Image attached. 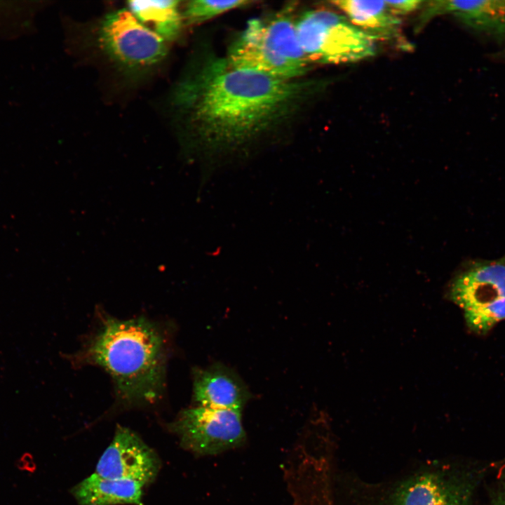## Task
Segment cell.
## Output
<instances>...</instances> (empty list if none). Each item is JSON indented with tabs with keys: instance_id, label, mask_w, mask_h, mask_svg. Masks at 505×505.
I'll list each match as a JSON object with an SVG mask.
<instances>
[{
	"instance_id": "cell-1",
	"label": "cell",
	"mask_w": 505,
	"mask_h": 505,
	"mask_svg": "<svg viewBox=\"0 0 505 505\" xmlns=\"http://www.w3.org/2000/svg\"><path fill=\"white\" fill-rule=\"evenodd\" d=\"M322 84L238 69L208 55L177 84L173 105L184 152L205 177L282 140Z\"/></svg>"
},
{
	"instance_id": "cell-2",
	"label": "cell",
	"mask_w": 505,
	"mask_h": 505,
	"mask_svg": "<svg viewBox=\"0 0 505 505\" xmlns=\"http://www.w3.org/2000/svg\"><path fill=\"white\" fill-rule=\"evenodd\" d=\"M167 348L164 334L150 320L106 316L74 361L102 368L112 377L122 403L142 405L162 395Z\"/></svg>"
},
{
	"instance_id": "cell-3",
	"label": "cell",
	"mask_w": 505,
	"mask_h": 505,
	"mask_svg": "<svg viewBox=\"0 0 505 505\" xmlns=\"http://www.w3.org/2000/svg\"><path fill=\"white\" fill-rule=\"evenodd\" d=\"M295 27L307 59L324 64L353 62L372 56L375 42L380 39L328 9L303 13Z\"/></svg>"
},
{
	"instance_id": "cell-4",
	"label": "cell",
	"mask_w": 505,
	"mask_h": 505,
	"mask_svg": "<svg viewBox=\"0 0 505 505\" xmlns=\"http://www.w3.org/2000/svg\"><path fill=\"white\" fill-rule=\"evenodd\" d=\"M98 42L114 62L131 72L154 67L167 54L166 41L126 8L105 17L99 28Z\"/></svg>"
},
{
	"instance_id": "cell-5",
	"label": "cell",
	"mask_w": 505,
	"mask_h": 505,
	"mask_svg": "<svg viewBox=\"0 0 505 505\" xmlns=\"http://www.w3.org/2000/svg\"><path fill=\"white\" fill-rule=\"evenodd\" d=\"M241 410L196 405L182 410L169 429L184 448L196 454H217L245 442Z\"/></svg>"
},
{
	"instance_id": "cell-6",
	"label": "cell",
	"mask_w": 505,
	"mask_h": 505,
	"mask_svg": "<svg viewBox=\"0 0 505 505\" xmlns=\"http://www.w3.org/2000/svg\"><path fill=\"white\" fill-rule=\"evenodd\" d=\"M155 452L135 432L118 426L111 444L100 458L95 473L106 478L152 482L159 471Z\"/></svg>"
},
{
	"instance_id": "cell-7",
	"label": "cell",
	"mask_w": 505,
	"mask_h": 505,
	"mask_svg": "<svg viewBox=\"0 0 505 505\" xmlns=\"http://www.w3.org/2000/svg\"><path fill=\"white\" fill-rule=\"evenodd\" d=\"M471 488L464 480L438 471L417 474L394 491L390 505H470Z\"/></svg>"
},
{
	"instance_id": "cell-8",
	"label": "cell",
	"mask_w": 505,
	"mask_h": 505,
	"mask_svg": "<svg viewBox=\"0 0 505 505\" xmlns=\"http://www.w3.org/2000/svg\"><path fill=\"white\" fill-rule=\"evenodd\" d=\"M448 297L463 310L505 297V258L470 264L451 281Z\"/></svg>"
},
{
	"instance_id": "cell-9",
	"label": "cell",
	"mask_w": 505,
	"mask_h": 505,
	"mask_svg": "<svg viewBox=\"0 0 505 505\" xmlns=\"http://www.w3.org/2000/svg\"><path fill=\"white\" fill-rule=\"evenodd\" d=\"M250 397L241 378L224 365L215 363L194 370L193 398L196 405L242 410Z\"/></svg>"
},
{
	"instance_id": "cell-10",
	"label": "cell",
	"mask_w": 505,
	"mask_h": 505,
	"mask_svg": "<svg viewBox=\"0 0 505 505\" xmlns=\"http://www.w3.org/2000/svg\"><path fill=\"white\" fill-rule=\"evenodd\" d=\"M451 14L465 25L480 32L505 33V0H436L421 13L418 29L433 18Z\"/></svg>"
},
{
	"instance_id": "cell-11",
	"label": "cell",
	"mask_w": 505,
	"mask_h": 505,
	"mask_svg": "<svg viewBox=\"0 0 505 505\" xmlns=\"http://www.w3.org/2000/svg\"><path fill=\"white\" fill-rule=\"evenodd\" d=\"M141 483L114 479L93 473L75 485L72 491L79 505H142Z\"/></svg>"
},
{
	"instance_id": "cell-12",
	"label": "cell",
	"mask_w": 505,
	"mask_h": 505,
	"mask_svg": "<svg viewBox=\"0 0 505 505\" xmlns=\"http://www.w3.org/2000/svg\"><path fill=\"white\" fill-rule=\"evenodd\" d=\"M331 3L342 11L352 24L380 39L397 34L400 20L385 1L340 0Z\"/></svg>"
},
{
	"instance_id": "cell-13",
	"label": "cell",
	"mask_w": 505,
	"mask_h": 505,
	"mask_svg": "<svg viewBox=\"0 0 505 505\" xmlns=\"http://www.w3.org/2000/svg\"><path fill=\"white\" fill-rule=\"evenodd\" d=\"M179 1H130V12L140 22L152 25L154 32L165 41L174 40L180 34L182 15Z\"/></svg>"
},
{
	"instance_id": "cell-14",
	"label": "cell",
	"mask_w": 505,
	"mask_h": 505,
	"mask_svg": "<svg viewBox=\"0 0 505 505\" xmlns=\"http://www.w3.org/2000/svg\"><path fill=\"white\" fill-rule=\"evenodd\" d=\"M463 311L469 330L478 335H485L505 320V297Z\"/></svg>"
},
{
	"instance_id": "cell-15",
	"label": "cell",
	"mask_w": 505,
	"mask_h": 505,
	"mask_svg": "<svg viewBox=\"0 0 505 505\" xmlns=\"http://www.w3.org/2000/svg\"><path fill=\"white\" fill-rule=\"evenodd\" d=\"M251 2L245 0L191 1L185 6V8L182 13V18L188 24L201 23L226 11L248 5Z\"/></svg>"
},
{
	"instance_id": "cell-16",
	"label": "cell",
	"mask_w": 505,
	"mask_h": 505,
	"mask_svg": "<svg viewBox=\"0 0 505 505\" xmlns=\"http://www.w3.org/2000/svg\"><path fill=\"white\" fill-rule=\"evenodd\" d=\"M391 11L396 15H405L417 10L424 2L417 0L385 1Z\"/></svg>"
},
{
	"instance_id": "cell-17",
	"label": "cell",
	"mask_w": 505,
	"mask_h": 505,
	"mask_svg": "<svg viewBox=\"0 0 505 505\" xmlns=\"http://www.w3.org/2000/svg\"><path fill=\"white\" fill-rule=\"evenodd\" d=\"M491 505H505V476L499 481Z\"/></svg>"
}]
</instances>
